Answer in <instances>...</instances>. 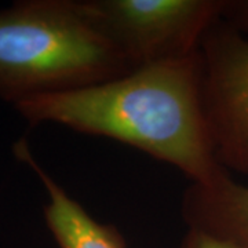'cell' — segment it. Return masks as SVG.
I'll return each instance as SVG.
<instances>
[{"instance_id":"1","label":"cell","mask_w":248,"mask_h":248,"mask_svg":"<svg viewBox=\"0 0 248 248\" xmlns=\"http://www.w3.org/2000/svg\"><path fill=\"white\" fill-rule=\"evenodd\" d=\"M13 108L32 125L60 124L133 146L179 170L190 184L205 185L229 172L215 156L205 119L200 51Z\"/></svg>"},{"instance_id":"2","label":"cell","mask_w":248,"mask_h":248,"mask_svg":"<svg viewBox=\"0 0 248 248\" xmlns=\"http://www.w3.org/2000/svg\"><path fill=\"white\" fill-rule=\"evenodd\" d=\"M130 71L80 0H19L0 9V99L11 107Z\"/></svg>"},{"instance_id":"3","label":"cell","mask_w":248,"mask_h":248,"mask_svg":"<svg viewBox=\"0 0 248 248\" xmlns=\"http://www.w3.org/2000/svg\"><path fill=\"white\" fill-rule=\"evenodd\" d=\"M131 69L199 53L226 0H80Z\"/></svg>"},{"instance_id":"4","label":"cell","mask_w":248,"mask_h":248,"mask_svg":"<svg viewBox=\"0 0 248 248\" xmlns=\"http://www.w3.org/2000/svg\"><path fill=\"white\" fill-rule=\"evenodd\" d=\"M203 102L215 156L248 175V37L218 21L200 47Z\"/></svg>"},{"instance_id":"5","label":"cell","mask_w":248,"mask_h":248,"mask_svg":"<svg viewBox=\"0 0 248 248\" xmlns=\"http://www.w3.org/2000/svg\"><path fill=\"white\" fill-rule=\"evenodd\" d=\"M13 153L25 163L45 186L48 202L43 208L45 221L60 248H127L115 225L98 222L35 159L25 138L13 145Z\"/></svg>"},{"instance_id":"6","label":"cell","mask_w":248,"mask_h":248,"mask_svg":"<svg viewBox=\"0 0 248 248\" xmlns=\"http://www.w3.org/2000/svg\"><path fill=\"white\" fill-rule=\"evenodd\" d=\"M181 214L187 229L248 248V186L236 182L229 172L205 185L190 184L182 197Z\"/></svg>"},{"instance_id":"7","label":"cell","mask_w":248,"mask_h":248,"mask_svg":"<svg viewBox=\"0 0 248 248\" xmlns=\"http://www.w3.org/2000/svg\"><path fill=\"white\" fill-rule=\"evenodd\" d=\"M222 21L248 37V0H226Z\"/></svg>"},{"instance_id":"8","label":"cell","mask_w":248,"mask_h":248,"mask_svg":"<svg viewBox=\"0 0 248 248\" xmlns=\"http://www.w3.org/2000/svg\"><path fill=\"white\" fill-rule=\"evenodd\" d=\"M179 248H239L226 240L218 239L213 234L204 233V232L196 231V229H187L184 240Z\"/></svg>"}]
</instances>
